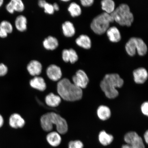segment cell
<instances>
[{
  "label": "cell",
  "mask_w": 148,
  "mask_h": 148,
  "mask_svg": "<svg viewBox=\"0 0 148 148\" xmlns=\"http://www.w3.org/2000/svg\"><path fill=\"white\" fill-rule=\"evenodd\" d=\"M40 120L42 128L46 132H51L54 125L59 134H64L67 132L68 125L66 120L55 112H49L44 114Z\"/></svg>",
  "instance_id": "6da1fadb"
},
{
  "label": "cell",
  "mask_w": 148,
  "mask_h": 148,
  "mask_svg": "<svg viewBox=\"0 0 148 148\" xmlns=\"http://www.w3.org/2000/svg\"><path fill=\"white\" fill-rule=\"evenodd\" d=\"M57 90L61 99L66 101H78L81 99L83 96L82 89L76 86L67 78L59 81L57 84Z\"/></svg>",
  "instance_id": "7a4b0ae2"
},
{
  "label": "cell",
  "mask_w": 148,
  "mask_h": 148,
  "mask_svg": "<svg viewBox=\"0 0 148 148\" xmlns=\"http://www.w3.org/2000/svg\"><path fill=\"white\" fill-rule=\"evenodd\" d=\"M124 81L118 74H107L100 83L102 90L106 97L110 99H114L119 95L116 88L122 87Z\"/></svg>",
  "instance_id": "3957f363"
},
{
  "label": "cell",
  "mask_w": 148,
  "mask_h": 148,
  "mask_svg": "<svg viewBox=\"0 0 148 148\" xmlns=\"http://www.w3.org/2000/svg\"><path fill=\"white\" fill-rule=\"evenodd\" d=\"M110 15L114 21L123 26L130 27L134 21V15L130 8L124 3L120 5Z\"/></svg>",
  "instance_id": "277c9868"
},
{
  "label": "cell",
  "mask_w": 148,
  "mask_h": 148,
  "mask_svg": "<svg viewBox=\"0 0 148 148\" xmlns=\"http://www.w3.org/2000/svg\"><path fill=\"white\" fill-rule=\"evenodd\" d=\"M114 20L110 14L104 12L96 16L90 24V27L98 35H102L106 32L110 28V24Z\"/></svg>",
  "instance_id": "5b68a950"
},
{
  "label": "cell",
  "mask_w": 148,
  "mask_h": 148,
  "mask_svg": "<svg viewBox=\"0 0 148 148\" xmlns=\"http://www.w3.org/2000/svg\"><path fill=\"white\" fill-rule=\"evenodd\" d=\"M126 51L131 56L136 55V50L139 55L143 56L147 51V45L141 38L133 37L130 39L125 46Z\"/></svg>",
  "instance_id": "8992f818"
},
{
  "label": "cell",
  "mask_w": 148,
  "mask_h": 148,
  "mask_svg": "<svg viewBox=\"0 0 148 148\" xmlns=\"http://www.w3.org/2000/svg\"><path fill=\"white\" fill-rule=\"evenodd\" d=\"M125 144L121 148H145L143 139L137 133L134 131L127 132L124 137Z\"/></svg>",
  "instance_id": "52a82bcc"
},
{
  "label": "cell",
  "mask_w": 148,
  "mask_h": 148,
  "mask_svg": "<svg viewBox=\"0 0 148 148\" xmlns=\"http://www.w3.org/2000/svg\"><path fill=\"white\" fill-rule=\"evenodd\" d=\"M72 79L73 84L81 89L86 88L89 82V79L87 75L82 70L77 71Z\"/></svg>",
  "instance_id": "ba28073f"
},
{
  "label": "cell",
  "mask_w": 148,
  "mask_h": 148,
  "mask_svg": "<svg viewBox=\"0 0 148 148\" xmlns=\"http://www.w3.org/2000/svg\"><path fill=\"white\" fill-rule=\"evenodd\" d=\"M46 75L51 80L53 81H60L62 78V73L60 66L55 64H51L46 69Z\"/></svg>",
  "instance_id": "9c48e42d"
},
{
  "label": "cell",
  "mask_w": 148,
  "mask_h": 148,
  "mask_svg": "<svg viewBox=\"0 0 148 148\" xmlns=\"http://www.w3.org/2000/svg\"><path fill=\"white\" fill-rule=\"evenodd\" d=\"M42 64L39 61L33 60L30 61L27 66V70L30 75L33 76H38L42 73Z\"/></svg>",
  "instance_id": "30bf717a"
},
{
  "label": "cell",
  "mask_w": 148,
  "mask_h": 148,
  "mask_svg": "<svg viewBox=\"0 0 148 148\" xmlns=\"http://www.w3.org/2000/svg\"><path fill=\"white\" fill-rule=\"evenodd\" d=\"M134 81L137 84H142L145 83L148 78L147 70L143 68H138L133 72Z\"/></svg>",
  "instance_id": "8fae6325"
},
{
  "label": "cell",
  "mask_w": 148,
  "mask_h": 148,
  "mask_svg": "<svg viewBox=\"0 0 148 148\" xmlns=\"http://www.w3.org/2000/svg\"><path fill=\"white\" fill-rule=\"evenodd\" d=\"M46 140L50 146L57 147L60 146L62 142L60 134L57 132H50L46 137Z\"/></svg>",
  "instance_id": "7c38bea8"
},
{
  "label": "cell",
  "mask_w": 148,
  "mask_h": 148,
  "mask_svg": "<svg viewBox=\"0 0 148 148\" xmlns=\"http://www.w3.org/2000/svg\"><path fill=\"white\" fill-rule=\"evenodd\" d=\"M9 123L12 128L18 129L23 127L25 124V121L20 114H14L9 118Z\"/></svg>",
  "instance_id": "4fadbf2b"
},
{
  "label": "cell",
  "mask_w": 148,
  "mask_h": 148,
  "mask_svg": "<svg viewBox=\"0 0 148 148\" xmlns=\"http://www.w3.org/2000/svg\"><path fill=\"white\" fill-rule=\"evenodd\" d=\"M59 44L57 39L52 36L47 37L42 42V45L44 49L49 51H53L56 49L58 47Z\"/></svg>",
  "instance_id": "5bb4252c"
},
{
  "label": "cell",
  "mask_w": 148,
  "mask_h": 148,
  "mask_svg": "<svg viewBox=\"0 0 148 148\" xmlns=\"http://www.w3.org/2000/svg\"><path fill=\"white\" fill-rule=\"evenodd\" d=\"M29 84L32 88L40 91H43L46 88L45 81L42 77H34V78L31 79Z\"/></svg>",
  "instance_id": "9a60e30c"
},
{
  "label": "cell",
  "mask_w": 148,
  "mask_h": 148,
  "mask_svg": "<svg viewBox=\"0 0 148 148\" xmlns=\"http://www.w3.org/2000/svg\"><path fill=\"white\" fill-rule=\"evenodd\" d=\"M27 18L23 15H20L17 16L15 20V27L19 32H25L27 29Z\"/></svg>",
  "instance_id": "2e32d148"
},
{
  "label": "cell",
  "mask_w": 148,
  "mask_h": 148,
  "mask_svg": "<svg viewBox=\"0 0 148 148\" xmlns=\"http://www.w3.org/2000/svg\"><path fill=\"white\" fill-rule=\"evenodd\" d=\"M62 30L65 36L71 38L75 35V27L73 24L70 21H66L62 24Z\"/></svg>",
  "instance_id": "e0dca14e"
},
{
  "label": "cell",
  "mask_w": 148,
  "mask_h": 148,
  "mask_svg": "<svg viewBox=\"0 0 148 148\" xmlns=\"http://www.w3.org/2000/svg\"><path fill=\"white\" fill-rule=\"evenodd\" d=\"M107 34L111 42H119L121 40L120 31L115 27L109 28L106 31Z\"/></svg>",
  "instance_id": "ac0fdd59"
},
{
  "label": "cell",
  "mask_w": 148,
  "mask_h": 148,
  "mask_svg": "<svg viewBox=\"0 0 148 148\" xmlns=\"http://www.w3.org/2000/svg\"><path fill=\"white\" fill-rule=\"evenodd\" d=\"M98 138L100 143L105 147L110 145L114 140L112 135L108 134L105 131L100 132Z\"/></svg>",
  "instance_id": "d6986e66"
},
{
  "label": "cell",
  "mask_w": 148,
  "mask_h": 148,
  "mask_svg": "<svg viewBox=\"0 0 148 148\" xmlns=\"http://www.w3.org/2000/svg\"><path fill=\"white\" fill-rule=\"evenodd\" d=\"M62 99L59 95H55L53 93H51L46 96L45 101L48 106L55 107L59 106Z\"/></svg>",
  "instance_id": "ffe728a7"
},
{
  "label": "cell",
  "mask_w": 148,
  "mask_h": 148,
  "mask_svg": "<svg viewBox=\"0 0 148 148\" xmlns=\"http://www.w3.org/2000/svg\"><path fill=\"white\" fill-rule=\"evenodd\" d=\"M75 42L77 45L85 49H89L91 47V40L86 35H81L76 39Z\"/></svg>",
  "instance_id": "44dd1931"
},
{
  "label": "cell",
  "mask_w": 148,
  "mask_h": 148,
  "mask_svg": "<svg viewBox=\"0 0 148 148\" xmlns=\"http://www.w3.org/2000/svg\"><path fill=\"white\" fill-rule=\"evenodd\" d=\"M97 114L100 119L105 121L110 117L111 112L110 109L108 107L101 105L97 109Z\"/></svg>",
  "instance_id": "7402d4cb"
},
{
  "label": "cell",
  "mask_w": 148,
  "mask_h": 148,
  "mask_svg": "<svg viewBox=\"0 0 148 148\" xmlns=\"http://www.w3.org/2000/svg\"><path fill=\"white\" fill-rule=\"evenodd\" d=\"M101 4L102 9L107 14H111L115 10V3L112 0H103Z\"/></svg>",
  "instance_id": "603a6c76"
},
{
  "label": "cell",
  "mask_w": 148,
  "mask_h": 148,
  "mask_svg": "<svg viewBox=\"0 0 148 148\" xmlns=\"http://www.w3.org/2000/svg\"><path fill=\"white\" fill-rule=\"evenodd\" d=\"M68 10L70 15L73 17H77L80 16L82 12L80 7L75 2L70 3Z\"/></svg>",
  "instance_id": "cb8c5ba5"
},
{
  "label": "cell",
  "mask_w": 148,
  "mask_h": 148,
  "mask_svg": "<svg viewBox=\"0 0 148 148\" xmlns=\"http://www.w3.org/2000/svg\"><path fill=\"white\" fill-rule=\"evenodd\" d=\"M10 2L12 3L15 12H21L25 10V5L21 0H12Z\"/></svg>",
  "instance_id": "d4e9b609"
},
{
  "label": "cell",
  "mask_w": 148,
  "mask_h": 148,
  "mask_svg": "<svg viewBox=\"0 0 148 148\" xmlns=\"http://www.w3.org/2000/svg\"><path fill=\"white\" fill-rule=\"evenodd\" d=\"M0 29L9 34L12 33L13 31V27L10 22L3 20L0 23Z\"/></svg>",
  "instance_id": "484cf974"
},
{
  "label": "cell",
  "mask_w": 148,
  "mask_h": 148,
  "mask_svg": "<svg viewBox=\"0 0 148 148\" xmlns=\"http://www.w3.org/2000/svg\"><path fill=\"white\" fill-rule=\"evenodd\" d=\"M83 142L79 140H71L68 144V148H84Z\"/></svg>",
  "instance_id": "4316f807"
},
{
  "label": "cell",
  "mask_w": 148,
  "mask_h": 148,
  "mask_svg": "<svg viewBox=\"0 0 148 148\" xmlns=\"http://www.w3.org/2000/svg\"><path fill=\"white\" fill-rule=\"evenodd\" d=\"M69 62L71 64H75L78 60V56L76 51L73 49H69Z\"/></svg>",
  "instance_id": "83f0119b"
},
{
  "label": "cell",
  "mask_w": 148,
  "mask_h": 148,
  "mask_svg": "<svg viewBox=\"0 0 148 148\" xmlns=\"http://www.w3.org/2000/svg\"><path fill=\"white\" fill-rule=\"evenodd\" d=\"M43 8L44 9V12L46 14H53L54 13L55 10L53 5L51 3H46Z\"/></svg>",
  "instance_id": "f1b7e54d"
},
{
  "label": "cell",
  "mask_w": 148,
  "mask_h": 148,
  "mask_svg": "<svg viewBox=\"0 0 148 148\" xmlns=\"http://www.w3.org/2000/svg\"><path fill=\"white\" fill-rule=\"evenodd\" d=\"M8 68L6 65L1 63H0V77H3L6 75L8 72Z\"/></svg>",
  "instance_id": "f546056e"
},
{
  "label": "cell",
  "mask_w": 148,
  "mask_h": 148,
  "mask_svg": "<svg viewBox=\"0 0 148 148\" xmlns=\"http://www.w3.org/2000/svg\"><path fill=\"white\" fill-rule=\"evenodd\" d=\"M69 49H64L62 52V58L64 62L67 63L69 62Z\"/></svg>",
  "instance_id": "4dcf8cb0"
},
{
  "label": "cell",
  "mask_w": 148,
  "mask_h": 148,
  "mask_svg": "<svg viewBox=\"0 0 148 148\" xmlns=\"http://www.w3.org/2000/svg\"><path fill=\"white\" fill-rule=\"evenodd\" d=\"M141 110L142 113L144 115H148V102H145L141 105Z\"/></svg>",
  "instance_id": "1f68e13d"
},
{
  "label": "cell",
  "mask_w": 148,
  "mask_h": 148,
  "mask_svg": "<svg viewBox=\"0 0 148 148\" xmlns=\"http://www.w3.org/2000/svg\"><path fill=\"white\" fill-rule=\"evenodd\" d=\"M93 0H81V3L83 6L88 7L91 6L93 4Z\"/></svg>",
  "instance_id": "d6a6232c"
},
{
  "label": "cell",
  "mask_w": 148,
  "mask_h": 148,
  "mask_svg": "<svg viewBox=\"0 0 148 148\" xmlns=\"http://www.w3.org/2000/svg\"><path fill=\"white\" fill-rule=\"evenodd\" d=\"M8 34L5 31L0 29V38H5L8 36Z\"/></svg>",
  "instance_id": "836d02e7"
},
{
  "label": "cell",
  "mask_w": 148,
  "mask_h": 148,
  "mask_svg": "<svg viewBox=\"0 0 148 148\" xmlns=\"http://www.w3.org/2000/svg\"><path fill=\"white\" fill-rule=\"evenodd\" d=\"M46 3L47 2L44 0H40L38 2V6L40 8H43Z\"/></svg>",
  "instance_id": "e575fe53"
},
{
  "label": "cell",
  "mask_w": 148,
  "mask_h": 148,
  "mask_svg": "<svg viewBox=\"0 0 148 148\" xmlns=\"http://www.w3.org/2000/svg\"><path fill=\"white\" fill-rule=\"evenodd\" d=\"M144 138L146 143L147 144L148 143V131L147 130L146 131L144 134Z\"/></svg>",
  "instance_id": "d590c367"
},
{
  "label": "cell",
  "mask_w": 148,
  "mask_h": 148,
  "mask_svg": "<svg viewBox=\"0 0 148 148\" xmlns=\"http://www.w3.org/2000/svg\"><path fill=\"white\" fill-rule=\"evenodd\" d=\"M55 11H58L60 10V7L56 3H55L53 5Z\"/></svg>",
  "instance_id": "8d00e7d4"
},
{
  "label": "cell",
  "mask_w": 148,
  "mask_h": 148,
  "mask_svg": "<svg viewBox=\"0 0 148 148\" xmlns=\"http://www.w3.org/2000/svg\"><path fill=\"white\" fill-rule=\"evenodd\" d=\"M3 123V116L0 114V127L2 126Z\"/></svg>",
  "instance_id": "74e56055"
},
{
  "label": "cell",
  "mask_w": 148,
  "mask_h": 148,
  "mask_svg": "<svg viewBox=\"0 0 148 148\" xmlns=\"http://www.w3.org/2000/svg\"><path fill=\"white\" fill-rule=\"evenodd\" d=\"M4 3V1L3 0H0V8L2 6Z\"/></svg>",
  "instance_id": "f35d334b"
},
{
  "label": "cell",
  "mask_w": 148,
  "mask_h": 148,
  "mask_svg": "<svg viewBox=\"0 0 148 148\" xmlns=\"http://www.w3.org/2000/svg\"><path fill=\"white\" fill-rule=\"evenodd\" d=\"M69 1H68V0H66V1H62L63 2H68Z\"/></svg>",
  "instance_id": "ab89813d"
}]
</instances>
